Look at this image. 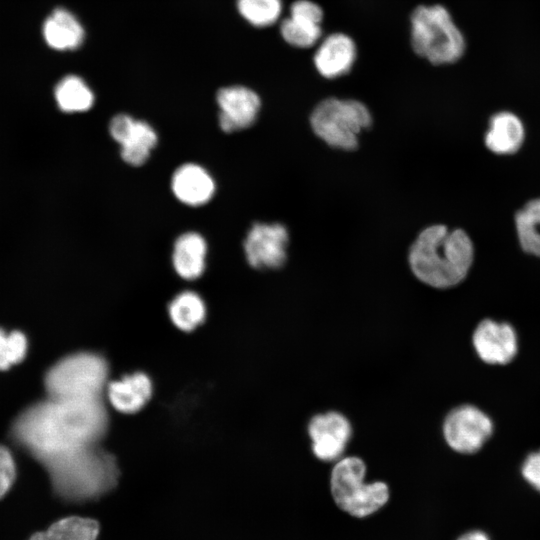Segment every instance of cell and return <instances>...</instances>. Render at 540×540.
Returning <instances> with one entry per match:
<instances>
[{"label":"cell","mask_w":540,"mask_h":540,"mask_svg":"<svg viewBox=\"0 0 540 540\" xmlns=\"http://www.w3.org/2000/svg\"><path fill=\"white\" fill-rule=\"evenodd\" d=\"M171 188L181 203L198 207L212 199L216 184L204 167L196 163H185L174 171Z\"/></svg>","instance_id":"2e32d148"},{"label":"cell","mask_w":540,"mask_h":540,"mask_svg":"<svg viewBox=\"0 0 540 540\" xmlns=\"http://www.w3.org/2000/svg\"><path fill=\"white\" fill-rule=\"evenodd\" d=\"M152 390L150 378L137 372L108 383L105 392L113 408L121 413L131 414L145 406Z\"/></svg>","instance_id":"e0dca14e"},{"label":"cell","mask_w":540,"mask_h":540,"mask_svg":"<svg viewBox=\"0 0 540 540\" xmlns=\"http://www.w3.org/2000/svg\"><path fill=\"white\" fill-rule=\"evenodd\" d=\"M474 260V245L462 229L432 225L422 230L409 250L411 271L434 288H451L468 275Z\"/></svg>","instance_id":"7a4b0ae2"},{"label":"cell","mask_w":540,"mask_h":540,"mask_svg":"<svg viewBox=\"0 0 540 540\" xmlns=\"http://www.w3.org/2000/svg\"><path fill=\"white\" fill-rule=\"evenodd\" d=\"M289 233L280 223H254L244 239L248 264L258 270L278 269L287 260Z\"/></svg>","instance_id":"9c48e42d"},{"label":"cell","mask_w":540,"mask_h":540,"mask_svg":"<svg viewBox=\"0 0 540 540\" xmlns=\"http://www.w3.org/2000/svg\"><path fill=\"white\" fill-rule=\"evenodd\" d=\"M457 540H490V538L482 530H470L460 535Z\"/></svg>","instance_id":"f546056e"},{"label":"cell","mask_w":540,"mask_h":540,"mask_svg":"<svg viewBox=\"0 0 540 540\" xmlns=\"http://www.w3.org/2000/svg\"><path fill=\"white\" fill-rule=\"evenodd\" d=\"M525 129L521 119L512 112L501 111L489 120L485 146L497 155L516 153L523 145Z\"/></svg>","instance_id":"ac0fdd59"},{"label":"cell","mask_w":540,"mask_h":540,"mask_svg":"<svg viewBox=\"0 0 540 540\" xmlns=\"http://www.w3.org/2000/svg\"><path fill=\"white\" fill-rule=\"evenodd\" d=\"M410 40L415 54L434 65L452 64L465 51V39L442 5H419L410 16Z\"/></svg>","instance_id":"277c9868"},{"label":"cell","mask_w":540,"mask_h":540,"mask_svg":"<svg viewBox=\"0 0 540 540\" xmlns=\"http://www.w3.org/2000/svg\"><path fill=\"white\" fill-rule=\"evenodd\" d=\"M515 228L522 250L540 257V198L530 200L517 211Z\"/></svg>","instance_id":"603a6c76"},{"label":"cell","mask_w":540,"mask_h":540,"mask_svg":"<svg viewBox=\"0 0 540 540\" xmlns=\"http://www.w3.org/2000/svg\"><path fill=\"white\" fill-rule=\"evenodd\" d=\"M324 11L312 0H296L287 17L281 20L279 33L291 47L308 49L315 47L323 37Z\"/></svg>","instance_id":"8fae6325"},{"label":"cell","mask_w":540,"mask_h":540,"mask_svg":"<svg viewBox=\"0 0 540 540\" xmlns=\"http://www.w3.org/2000/svg\"><path fill=\"white\" fill-rule=\"evenodd\" d=\"M372 124L368 107L355 99L325 98L312 110L313 132L333 148L352 151L358 147L359 133Z\"/></svg>","instance_id":"52a82bcc"},{"label":"cell","mask_w":540,"mask_h":540,"mask_svg":"<svg viewBox=\"0 0 540 540\" xmlns=\"http://www.w3.org/2000/svg\"><path fill=\"white\" fill-rule=\"evenodd\" d=\"M308 434L316 458L332 462L342 457L351 438L352 427L343 414L329 411L311 418Z\"/></svg>","instance_id":"7c38bea8"},{"label":"cell","mask_w":540,"mask_h":540,"mask_svg":"<svg viewBox=\"0 0 540 540\" xmlns=\"http://www.w3.org/2000/svg\"><path fill=\"white\" fill-rule=\"evenodd\" d=\"M7 334L0 328V370H6L11 366L8 354Z\"/></svg>","instance_id":"f1b7e54d"},{"label":"cell","mask_w":540,"mask_h":540,"mask_svg":"<svg viewBox=\"0 0 540 540\" xmlns=\"http://www.w3.org/2000/svg\"><path fill=\"white\" fill-rule=\"evenodd\" d=\"M207 249L206 240L201 234L189 231L179 235L172 251L175 272L185 280L199 278L205 270Z\"/></svg>","instance_id":"d6986e66"},{"label":"cell","mask_w":540,"mask_h":540,"mask_svg":"<svg viewBox=\"0 0 540 540\" xmlns=\"http://www.w3.org/2000/svg\"><path fill=\"white\" fill-rule=\"evenodd\" d=\"M43 35L51 48L67 51L82 45L85 30L74 14L64 8H57L45 20Z\"/></svg>","instance_id":"ffe728a7"},{"label":"cell","mask_w":540,"mask_h":540,"mask_svg":"<svg viewBox=\"0 0 540 540\" xmlns=\"http://www.w3.org/2000/svg\"><path fill=\"white\" fill-rule=\"evenodd\" d=\"M54 96L59 109L66 113L85 112L94 104V93L77 75H67L55 87Z\"/></svg>","instance_id":"7402d4cb"},{"label":"cell","mask_w":540,"mask_h":540,"mask_svg":"<svg viewBox=\"0 0 540 540\" xmlns=\"http://www.w3.org/2000/svg\"><path fill=\"white\" fill-rule=\"evenodd\" d=\"M472 341L479 358L488 364H507L517 353V336L508 323L485 319L476 327Z\"/></svg>","instance_id":"5bb4252c"},{"label":"cell","mask_w":540,"mask_h":540,"mask_svg":"<svg viewBox=\"0 0 540 540\" xmlns=\"http://www.w3.org/2000/svg\"><path fill=\"white\" fill-rule=\"evenodd\" d=\"M111 137L120 145V155L131 166H141L157 144L155 129L146 121L119 113L109 122Z\"/></svg>","instance_id":"30bf717a"},{"label":"cell","mask_w":540,"mask_h":540,"mask_svg":"<svg viewBox=\"0 0 540 540\" xmlns=\"http://www.w3.org/2000/svg\"><path fill=\"white\" fill-rule=\"evenodd\" d=\"M521 473L526 482L540 492V450L524 460Z\"/></svg>","instance_id":"83f0119b"},{"label":"cell","mask_w":540,"mask_h":540,"mask_svg":"<svg viewBox=\"0 0 540 540\" xmlns=\"http://www.w3.org/2000/svg\"><path fill=\"white\" fill-rule=\"evenodd\" d=\"M99 530L94 519L70 516L54 522L45 531L34 533L29 540H97Z\"/></svg>","instance_id":"44dd1931"},{"label":"cell","mask_w":540,"mask_h":540,"mask_svg":"<svg viewBox=\"0 0 540 540\" xmlns=\"http://www.w3.org/2000/svg\"><path fill=\"white\" fill-rule=\"evenodd\" d=\"M108 426L102 399L51 398L24 410L12 426L14 439L41 464L97 445Z\"/></svg>","instance_id":"6da1fadb"},{"label":"cell","mask_w":540,"mask_h":540,"mask_svg":"<svg viewBox=\"0 0 540 540\" xmlns=\"http://www.w3.org/2000/svg\"><path fill=\"white\" fill-rule=\"evenodd\" d=\"M7 345L11 365L20 363L27 354L26 336L21 331L14 330L7 334Z\"/></svg>","instance_id":"4316f807"},{"label":"cell","mask_w":540,"mask_h":540,"mask_svg":"<svg viewBox=\"0 0 540 540\" xmlns=\"http://www.w3.org/2000/svg\"><path fill=\"white\" fill-rule=\"evenodd\" d=\"M219 107L218 123L225 133H233L249 128L256 121L261 100L259 95L246 86L222 87L216 94Z\"/></svg>","instance_id":"4fadbf2b"},{"label":"cell","mask_w":540,"mask_h":540,"mask_svg":"<svg viewBox=\"0 0 540 540\" xmlns=\"http://www.w3.org/2000/svg\"><path fill=\"white\" fill-rule=\"evenodd\" d=\"M108 365L99 354L79 352L55 363L46 373L49 397L65 400H98L108 385Z\"/></svg>","instance_id":"5b68a950"},{"label":"cell","mask_w":540,"mask_h":540,"mask_svg":"<svg viewBox=\"0 0 540 540\" xmlns=\"http://www.w3.org/2000/svg\"><path fill=\"white\" fill-rule=\"evenodd\" d=\"M240 16L250 25L266 28L276 24L282 16V0H236Z\"/></svg>","instance_id":"d4e9b609"},{"label":"cell","mask_w":540,"mask_h":540,"mask_svg":"<svg viewBox=\"0 0 540 540\" xmlns=\"http://www.w3.org/2000/svg\"><path fill=\"white\" fill-rule=\"evenodd\" d=\"M16 476V467L11 452L0 445V498L11 488Z\"/></svg>","instance_id":"484cf974"},{"label":"cell","mask_w":540,"mask_h":540,"mask_svg":"<svg viewBox=\"0 0 540 540\" xmlns=\"http://www.w3.org/2000/svg\"><path fill=\"white\" fill-rule=\"evenodd\" d=\"M315 47L313 65L326 79H337L348 74L357 59L355 41L343 32H334L322 37Z\"/></svg>","instance_id":"9a60e30c"},{"label":"cell","mask_w":540,"mask_h":540,"mask_svg":"<svg viewBox=\"0 0 540 540\" xmlns=\"http://www.w3.org/2000/svg\"><path fill=\"white\" fill-rule=\"evenodd\" d=\"M168 313L177 328L183 331H191L204 321L206 306L197 293L183 291L171 301Z\"/></svg>","instance_id":"cb8c5ba5"},{"label":"cell","mask_w":540,"mask_h":540,"mask_svg":"<svg viewBox=\"0 0 540 540\" xmlns=\"http://www.w3.org/2000/svg\"><path fill=\"white\" fill-rule=\"evenodd\" d=\"M42 465L55 493L68 502L100 498L115 487L119 476L115 457L97 445L58 456Z\"/></svg>","instance_id":"3957f363"},{"label":"cell","mask_w":540,"mask_h":540,"mask_svg":"<svg viewBox=\"0 0 540 540\" xmlns=\"http://www.w3.org/2000/svg\"><path fill=\"white\" fill-rule=\"evenodd\" d=\"M366 464L356 456L341 457L330 476L334 503L354 518H366L381 510L389 501L390 490L383 481L365 482Z\"/></svg>","instance_id":"8992f818"},{"label":"cell","mask_w":540,"mask_h":540,"mask_svg":"<svg viewBox=\"0 0 540 540\" xmlns=\"http://www.w3.org/2000/svg\"><path fill=\"white\" fill-rule=\"evenodd\" d=\"M493 432L491 419L473 405L451 410L443 423L444 438L451 449L462 454L477 452Z\"/></svg>","instance_id":"ba28073f"}]
</instances>
